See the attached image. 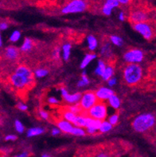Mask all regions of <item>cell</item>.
Returning <instances> with one entry per match:
<instances>
[{
	"mask_svg": "<svg viewBox=\"0 0 156 157\" xmlns=\"http://www.w3.org/2000/svg\"><path fill=\"white\" fill-rule=\"evenodd\" d=\"M109 104L112 107H113L114 109H119L120 105V101L119 99V98L117 96H116L115 94H113L112 97L108 99Z\"/></svg>",
	"mask_w": 156,
	"mask_h": 157,
	"instance_id": "cell-22",
	"label": "cell"
},
{
	"mask_svg": "<svg viewBox=\"0 0 156 157\" xmlns=\"http://www.w3.org/2000/svg\"><path fill=\"white\" fill-rule=\"evenodd\" d=\"M33 47V42L32 40L30 38H25V41H24L22 46H21V51L22 52H28L30 51V50Z\"/></svg>",
	"mask_w": 156,
	"mask_h": 157,
	"instance_id": "cell-18",
	"label": "cell"
},
{
	"mask_svg": "<svg viewBox=\"0 0 156 157\" xmlns=\"http://www.w3.org/2000/svg\"><path fill=\"white\" fill-rule=\"evenodd\" d=\"M119 2L120 4H123V5H126V4L129 3L130 0H117Z\"/></svg>",
	"mask_w": 156,
	"mask_h": 157,
	"instance_id": "cell-47",
	"label": "cell"
},
{
	"mask_svg": "<svg viewBox=\"0 0 156 157\" xmlns=\"http://www.w3.org/2000/svg\"><path fill=\"white\" fill-rule=\"evenodd\" d=\"M95 157H111V155L110 153L108 152V151H99V152L96 155Z\"/></svg>",
	"mask_w": 156,
	"mask_h": 157,
	"instance_id": "cell-36",
	"label": "cell"
},
{
	"mask_svg": "<svg viewBox=\"0 0 156 157\" xmlns=\"http://www.w3.org/2000/svg\"><path fill=\"white\" fill-rule=\"evenodd\" d=\"M60 133V129H57V128H53V131H52V135L56 136L58 135Z\"/></svg>",
	"mask_w": 156,
	"mask_h": 157,
	"instance_id": "cell-45",
	"label": "cell"
},
{
	"mask_svg": "<svg viewBox=\"0 0 156 157\" xmlns=\"http://www.w3.org/2000/svg\"><path fill=\"white\" fill-rule=\"evenodd\" d=\"M17 139V136L14 135H8L5 137V140L8 141V140H15Z\"/></svg>",
	"mask_w": 156,
	"mask_h": 157,
	"instance_id": "cell-39",
	"label": "cell"
},
{
	"mask_svg": "<svg viewBox=\"0 0 156 157\" xmlns=\"http://www.w3.org/2000/svg\"><path fill=\"white\" fill-rule=\"evenodd\" d=\"M106 65H105V62H103L102 60H100L99 62H98V66L97 67V69H96L95 70V73L96 74H97V75L99 76H103L104 73H105V69H106Z\"/></svg>",
	"mask_w": 156,
	"mask_h": 157,
	"instance_id": "cell-20",
	"label": "cell"
},
{
	"mask_svg": "<svg viewBox=\"0 0 156 157\" xmlns=\"http://www.w3.org/2000/svg\"><path fill=\"white\" fill-rule=\"evenodd\" d=\"M116 83V78H111V79L108 80V85L110 86H115Z\"/></svg>",
	"mask_w": 156,
	"mask_h": 157,
	"instance_id": "cell-42",
	"label": "cell"
},
{
	"mask_svg": "<svg viewBox=\"0 0 156 157\" xmlns=\"http://www.w3.org/2000/svg\"><path fill=\"white\" fill-rule=\"evenodd\" d=\"M74 124L77 127H86V117H84L83 115H77Z\"/></svg>",
	"mask_w": 156,
	"mask_h": 157,
	"instance_id": "cell-17",
	"label": "cell"
},
{
	"mask_svg": "<svg viewBox=\"0 0 156 157\" xmlns=\"http://www.w3.org/2000/svg\"><path fill=\"white\" fill-rule=\"evenodd\" d=\"M133 27L146 40H151L156 35V27L150 21L133 24Z\"/></svg>",
	"mask_w": 156,
	"mask_h": 157,
	"instance_id": "cell-4",
	"label": "cell"
},
{
	"mask_svg": "<svg viewBox=\"0 0 156 157\" xmlns=\"http://www.w3.org/2000/svg\"><path fill=\"white\" fill-rule=\"evenodd\" d=\"M14 125H15V128L17 130L18 132L19 133H22L24 132V126L22 125V124L19 121H15V123H14Z\"/></svg>",
	"mask_w": 156,
	"mask_h": 157,
	"instance_id": "cell-34",
	"label": "cell"
},
{
	"mask_svg": "<svg viewBox=\"0 0 156 157\" xmlns=\"http://www.w3.org/2000/svg\"><path fill=\"white\" fill-rule=\"evenodd\" d=\"M61 91L64 99L70 104L77 103V102L78 101H80V100L81 99V98H82L81 94H79V93H77V94H69L67 90H65V89H64V88H61Z\"/></svg>",
	"mask_w": 156,
	"mask_h": 157,
	"instance_id": "cell-10",
	"label": "cell"
},
{
	"mask_svg": "<svg viewBox=\"0 0 156 157\" xmlns=\"http://www.w3.org/2000/svg\"><path fill=\"white\" fill-rule=\"evenodd\" d=\"M42 157H50V156L49 155H47V154H43V155H42Z\"/></svg>",
	"mask_w": 156,
	"mask_h": 157,
	"instance_id": "cell-49",
	"label": "cell"
},
{
	"mask_svg": "<svg viewBox=\"0 0 156 157\" xmlns=\"http://www.w3.org/2000/svg\"><path fill=\"white\" fill-rule=\"evenodd\" d=\"M70 50H71V45L70 44H65L63 46V58L65 61H68L70 56Z\"/></svg>",
	"mask_w": 156,
	"mask_h": 157,
	"instance_id": "cell-26",
	"label": "cell"
},
{
	"mask_svg": "<svg viewBox=\"0 0 156 157\" xmlns=\"http://www.w3.org/2000/svg\"><path fill=\"white\" fill-rule=\"evenodd\" d=\"M98 101L97 94L94 92L89 91L83 94L80 101V105L84 110H89Z\"/></svg>",
	"mask_w": 156,
	"mask_h": 157,
	"instance_id": "cell-7",
	"label": "cell"
},
{
	"mask_svg": "<svg viewBox=\"0 0 156 157\" xmlns=\"http://www.w3.org/2000/svg\"><path fill=\"white\" fill-rule=\"evenodd\" d=\"M19 53H18V50L14 46H9L4 51V56L9 61H13V60H16L18 58Z\"/></svg>",
	"mask_w": 156,
	"mask_h": 157,
	"instance_id": "cell-13",
	"label": "cell"
},
{
	"mask_svg": "<svg viewBox=\"0 0 156 157\" xmlns=\"http://www.w3.org/2000/svg\"><path fill=\"white\" fill-rule=\"evenodd\" d=\"M112 124L109 121H102L99 130L101 132H103L104 133V132H107L110 131L112 129Z\"/></svg>",
	"mask_w": 156,
	"mask_h": 157,
	"instance_id": "cell-25",
	"label": "cell"
},
{
	"mask_svg": "<svg viewBox=\"0 0 156 157\" xmlns=\"http://www.w3.org/2000/svg\"><path fill=\"white\" fill-rule=\"evenodd\" d=\"M110 40H111V42H112L114 45H116V46H122L123 40L121 39L120 37H118V36H115V35L111 36Z\"/></svg>",
	"mask_w": 156,
	"mask_h": 157,
	"instance_id": "cell-30",
	"label": "cell"
},
{
	"mask_svg": "<svg viewBox=\"0 0 156 157\" xmlns=\"http://www.w3.org/2000/svg\"><path fill=\"white\" fill-rule=\"evenodd\" d=\"M120 2L117 0H106L102 8V12L105 15H110L115 7L120 6Z\"/></svg>",
	"mask_w": 156,
	"mask_h": 157,
	"instance_id": "cell-11",
	"label": "cell"
},
{
	"mask_svg": "<svg viewBox=\"0 0 156 157\" xmlns=\"http://www.w3.org/2000/svg\"><path fill=\"white\" fill-rule=\"evenodd\" d=\"M68 109H69V111H71L72 113H75L76 115H77V114L81 113V111H82V108L81 107V105H80V104H79V105H74L69 106V107H68Z\"/></svg>",
	"mask_w": 156,
	"mask_h": 157,
	"instance_id": "cell-29",
	"label": "cell"
},
{
	"mask_svg": "<svg viewBox=\"0 0 156 157\" xmlns=\"http://www.w3.org/2000/svg\"><path fill=\"white\" fill-rule=\"evenodd\" d=\"M87 114L89 117L94 119L101 120V121L105 119L107 116V108L105 104L101 101L97 102L95 105L93 106L89 111H87Z\"/></svg>",
	"mask_w": 156,
	"mask_h": 157,
	"instance_id": "cell-6",
	"label": "cell"
},
{
	"mask_svg": "<svg viewBox=\"0 0 156 157\" xmlns=\"http://www.w3.org/2000/svg\"><path fill=\"white\" fill-rule=\"evenodd\" d=\"M63 117L65 118V121H68L71 122V123L73 124L74 123V121H75L76 117H77V115L68 109V110H66V111L64 112Z\"/></svg>",
	"mask_w": 156,
	"mask_h": 157,
	"instance_id": "cell-19",
	"label": "cell"
},
{
	"mask_svg": "<svg viewBox=\"0 0 156 157\" xmlns=\"http://www.w3.org/2000/svg\"><path fill=\"white\" fill-rule=\"evenodd\" d=\"M20 38V32L18 30H15L12 33V34L10 37V40L11 42H17Z\"/></svg>",
	"mask_w": 156,
	"mask_h": 157,
	"instance_id": "cell-33",
	"label": "cell"
},
{
	"mask_svg": "<svg viewBox=\"0 0 156 157\" xmlns=\"http://www.w3.org/2000/svg\"><path fill=\"white\" fill-rule=\"evenodd\" d=\"M74 136H81L85 135V132L84 131V129H82L80 127H74L73 128V131H72V133Z\"/></svg>",
	"mask_w": 156,
	"mask_h": 157,
	"instance_id": "cell-32",
	"label": "cell"
},
{
	"mask_svg": "<svg viewBox=\"0 0 156 157\" xmlns=\"http://www.w3.org/2000/svg\"><path fill=\"white\" fill-rule=\"evenodd\" d=\"M8 27V23H6V22H1V24H0V29L2 30H6V29H7Z\"/></svg>",
	"mask_w": 156,
	"mask_h": 157,
	"instance_id": "cell-41",
	"label": "cell"
},
{
	"mask_svg": "<svg viewBox=\"0 0 156 157\" xmlns=\"http://www.w3.org/2000/svg\"><path fill=\"white\" fill-rule=\"evenodd\" d=\"M87 9V2L85 0H72L67 5H65L61 13L65 14H75V13H81L85 11Z\"/></svg>",
	"mask_w": 156,
	"mask_h": 157,
	"instance_id": "cell-5",
	"label": "cell"
},
{
	"mask_svg": "<svg viewBox=\"0 0 156 157\" xmlns=\"http://www.w3.org/2000/svg\"><path fill=\"white\" fill-rule=\"evenodd\" d=\"M96 94H97V98L102 101V100L109 99L114 94V92L110 89L102 87L100 88L99 90L96 92Z\"/></svg>",
	"mask_w": 156,
	"mask_h": 157,
	"instance_id": "cell-12",
	"label": "cell"
},
{
	"mask_svg": "<svg viewBox=\"0 0 156 157\" xmlns=\"http://www.w3.org/2000/svg\"><path fill=\"white\" fill-rule=\"evenodd\" d=\"M155 124V117L150 113H144L138 116L132 122V127L135 131L144 132L150 129Z\"/></svg>",
	"mask_w": 156,
	"mask_h": 157,
	"instance_id": "cell-3",
	"label": "cell"
},
{
	"mask_svg": "<svg viewBox=\"0 0 156 157\" xmlns=\"http://www.w3.org/2000/svg\"><path fill=\"white\" fill-rule=\"evenodd\" d=\"M28 156H29V153L25 151V152H22V153L19 154V155H16L15 157H28Z\"/></svg>",
	"mask_w": 156,
	"mask_h": 157,
	"instance_id": "cell-46",
	"label": "cell"
},
{
	"mask_svg": "<svg viewBox=\"0 0 156 157\" xmlns=\"http://www.w3.org/2000/svg\"><path fill=\"white\" fill-rule=\"evenodd\" d=\"M96 58H97V55H96V54H86L85 58H84L83 61H82V62H81V69H84V68L86 67V66H87L93 59H95Z\"/></svg>",
	"mask_w": 156,
	"mask_h": 157,
	"instance_id": "cell-16",
	"label": "cell"
},
{
	"mask_svg": "<svg viewBox=\"0 0 156 157\" xmlns=\"http://www.w3.org/2000/svg\"><path fill=\"white\" fill-rule=\"evenodd\" d=\"M144 58L143 52L138 49H132L126 52L124 56L125 62L128 63H139L141 62Z\"/></svg>",
	"mask_w": 156,
	"mask_h": 157,
	"instance_id": "cell-9",
	"label": "cell"
},
{
	"mask_svg": "<svg viewBox=\"0 0 156 157\" xmlns=\"http://www.w3.org/2000/svg\"><path fill=\"white\" fill-rule=\"evenodd\" d=\"M143 78V69L135 63H129L124 70V79L128 86H135Z\"/></svg>",
	"mask_w": 156,
	"mask_h": 157,
	"instance_id": "cell-2",
	"label": "cell"
},
{
	"mask_svg": "<svg viewBox=\"0 0 156 157\" xmlns=\"http://www.w3.org/2000/svg\"><path fill=\"white\" fill-rule=\"evenodd\" d=\"M45 130L42 128H32L29 131L27 132V136L32 137V136H36L40 135L43 133Z\"/></svg>",
	"mask_w": 156,
	"mask_h": 157,
	"instance_id": "cell-21",
	"label": "cell"
},
{
	"mask_svg": "<svg viewBox=\"0 0 156 157\" xmlns=\"http://www.w3.org/2000/svg\"><path fill=\"white\" fill-rule=\"evenodd\" d=\"M88 44L90 50H94L97 46V38L93 35H89L88 37Z\"/></svg>",
	"mask_w": 156,
	"mask_h": 157,
	"instance_id": "cell-24",
	"label": "cell"
},
{
	"mask_svg": "<svg viewBox=\"0 0 156 157\" xmlns=\"http://www.w3.org/2000/svg\"><path fill=\"white\" fill-rule=\"evenodd\" d=\"M18 109L20 110H22V111H26L27 109V106L26 105H24V104L19 103L18 105Z\"/></svg>",
	"mask_w": 156,
	"mask_h": 157,
	"instance_id": "cell-40",
	"label": "cell"
},
{
	"mask_svg": "<svg viewBox=\"0 0 156 157\" xmlns=\"http://www.w3.org/2000/svg\"><path fill=\"white\" fill-rule=\"evenodd\" d=\"M57 126L59 129L65 133H72V131L73 129V126L71 124V122L68 121H60L57 122Z\"/></svg>",
	"mask_w": 156,
	"mask_h": 157,
	"instance_id": "cell-14",
	"label": "cell"
},
{
	"mask_svg": "<svg viewBox=\"0 0 156 157\" xmlns=\"http://www.w3.org/2000/svg\"><path fill=\"white\" fill-rule=\"evenodd\" d=\"M53 58H55V59H58L60 57V50L58 48L55 49L53 53Z\"/></svg>",
	"mask_w": 156,
	"mask_h": 157,
	"instance_id": "cell-38",
	"label": "cell"
},
{
	"mask_svg": "<svg viewBox=\"0 0 156 157\" xmlns=\"http://www.w3.org/2000/svg\"><path fill=\"white\" fill-rule=\"evenodd\" d=\"M89 84V78H87L85 72H83L82 77H81V80L78 82V83H77V86H78V87H83V86H88Z\"/></svg>",
	"mask_w": 156,
	"mask_h": 157,
	"instance_id": "cell-27",
	"label": "cell"
},
{
	"mask_svg": "<svg viewBox=\"0 0 156 157\" xmlns=\"http://www.w3.org/2000/svg\"><path fill=\"white\" fill-rule=\"evenodd\" d=\"M34 74H35L37 78H43V77H45V76L48 74V70L40 68V69H38V70H35Z\"/></svg>",
	"mask_w": 156,
	"mask_h": 157,
	"instance_id": "cell-31",
	"label": "cell"
},
{
	"mask_svg": "<svg viewBox=\"0 0 156 157\" xmlns=\"http://www.w3.org/2000/svg\"><path fill=\"white\" fill-rule=\"evenodd\" d=\"M113 73H114V70H113L112 66H107L106 69H105V73H104L103 76H102V78H103L105 81H108V80L111 79V78L112 77Z\"/></svg>",
	"mask_w": 156,
	"mask_h": 157,
	"instance_id": "cell-23",
	"label": "cell"
},
{
	"mask_svg": "<svg viewBox=\"0 0 156 157\" xmlns=\"http://www.w3.org/2000/svg\"><path fill=\"white\" fill-rule=\"evenodd\" d=\"M101 120L94 119L90 117H86V128H92L96 130H99L101 125Z\"/></svg>",
	"mask_w": 156,
	"mask_h": 157,
	"instance_id": "cell-15",
	"label": "cell"
},
{
	"mask_svg": "<svg viewBox=\"0 0 156 157\" xmlns=\"http://www.w3.org/2000/svg\"><path fill=\"white\" fill-rule=\"evenodd\" d=\"M101 54H102L103 56H105V58H108V57H110L112 53H111L110 46H109L108 44H105V46H103L102 50H101Z\"/></svg>",
	"mask_w": 156,
	"mask_h": 157,
	"instance_id": "cell-28",
	"label": "cell"
},
{
	"mask_svg": "<svg viewBox=\"0 0 156 157\" xmlns=\"http://www.w3.org/2000/svg\"><path fill=\"white\" fill-rule=\"evenodd\" d=\"M119 18H120V21H124V12H120V13Z\"/></svg>",
	"mask_w": 156,
	"mask_h": 157,
	"instance_id": "cell-48",
	"label": "cell"
},
{
	"mask_svg": "<svg viewBox=\"0 0 156 157\" xmlns=\"http://www.w3.org/2000/svg\"><path fill=\"white\" fill-rule=\"evenodd\" d=\"M97 130L94 129V128H87V132L89 134H94L96 133V132Z\"/></svg>",
	"mask_w": 156,
	"mask_h": 157,
	"instance_id": "cell-44",
	"label": "cell"
},
{
	"mask_svg": "<svg viewBox=\"0 0 156 157\" xmlns=\"http://www.w3.org/2000/svg\"><path fill=\"white\" fill-rule=\"evenodd\" d=\"M39 114H40V116H41V117H42V119L47 120L48 118H49V114H48L46 112L43 111V110H41V111H40V113H39Z\"/></svg>",
	"mask_w": 156,
	"mask_h": 157,
	"instance_id": "cell-37",
	"label": "cell"
},
{
	"mask_svg": "<svg viewBox=\"0 0 156 157\" xmlns=\"http://www.w3.org/2000/svg\"><path fill=\"white\" fill-rule=\"evenodd\" d=\"M130 22L132 24L139 23V22H146L150 19V15L148 12L143 9H135L131 12L129 16Z\"/></svg>",
	"mask_w": 156,
	"mask_h": 157,
	"instance_id": "cell-8",
	"label": "cell"
},
{
	"mask_svg": "<svg viewBox=\"0 0 156 157\" xmlns=\"http://www.w3.org/2000/svg\"><path fill=\"white\" fill-rule=\"evenodd\" d=\"M10 82L15 89L22 90L28 89L34 82V74L27 66L21 65L15 69V71L10 77Z\"/></svg>",
	"mask_w": 156,
	"mask_h": 157,
	"instance_id": "cell-1",
	"label": "cell"
},
{
	"mask_svg": "<svg viewBox=\"0 0 156 157\" xmlns=\"http://www.w3.org/2000/svg\"><path fill=\"white\" fill-rule=\"evenodd\" d=\"M118 118L119 116L117 115V114H114V115H112L110 118H109V122H110L112 125H114V124H116L117 123V121H118Z\"/></svg>",
	"mask_w": 156,
	"mask_h": 157,
	"instance_id": "cell-35",
	"label": "cell"
},
{
	"mask_svg": "<svg viewBox=\"0 0 156 157\" xmlns=\"http://www.w3.org/2000/svg\"><path fill=\"white\" fill-rule=\"evenodd\" d=\"M48 101L50 102V104H53V105H54V104L58 103V101H57L55 98H49V100H48Z\"/></svg>",
	"mask_w": 156,
	"mask_h": 157,
	"instance_id": "cell-43",
	"label": "cell"
}]
</instances>
